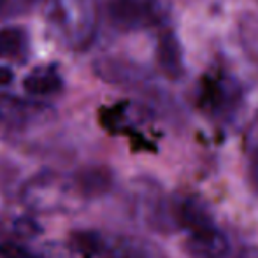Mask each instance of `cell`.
<instances>
[{"label": "cell", "instance_id": "cell-7", "mask_svg": "<svg viewBox=\"0 0 258 258\" xmlns=\"http://www.w3.org/2000/svg\"><path fill=\"white\" fill-rule=\"evenodd\" d=\"M112 184V174L104 167H93V169H86L85 172L79 176V186L90 197H97L109 191Z\"/></svg>", "mask_w": 258, "mask_h": 258}, {"label": "cell", "instance_id": "cell-1", "mask_svg": "<svg viewBox=\"0 0 258 258\" xmlns=\"http://www.w3.org/2000/svg\"><path fill=\"white\" fill-rule=\"evenodd\" d=\"M76 246L86 255L100 258H155L153 244L125 235H104L99 232H81L76 235Z\"/></svg>", "mask_w": 258, "mask_h": 258}, {"label": "cell", "instance_id": "cell-11", "mask_svg": "<svg viewBox=\"0 0 258 258\" xmlns=\"http://www.w3.org/2000/svg\"><path fill=\"white\" fill-rule=\"evenodd\" d=\"M248 176H249V183H251L253 190L258 194V148L251 153L249 158V169H248Z\"/></svg>", "mask_w": 258, "mask_h": 258}, {"label": "cell", "instance_id": "cell-9", "mask_svg": "<svg viewBox=\"0 0 258 258\" xmlns=\"http://www.w3.org/2000/svg\"><path fill=\"white\" fill-rule=\"evenodd\" d=\"M21 44H23V34L20 30H16V28L0 30V56H7V54L20 51Z\"/></svg>", "mask_w": 258, "mask_h": 258}, {"label": "cell", "instance_id": "cell-4", "mask_svg": "<svg viewBox=\"0 0 258 258\" xmlns=\"http://www.w3.org/2000/svg\"><path fill=\"white\" fill-rule=\"evenodd\" d=\"M230 249V241L216 225L190 232L184 241V251L190 258H227Z\"/></svg>", "mask_w": 258, "mask_h": 258}, {"label": "cell", "instance_id": "cell-2", "mask_svg": "<svg viewBox=\"0 0 258 258\" xmlns=\"http://www.w3.org/2000/svg\"><path fill=\"white\" fill-rule=\"evenodd\" d=\"M169 13L167 0H114L111 16L123 28L153 27L165 20Z\"/></svg>", "mask_w": 258, "mask_h": 258}, {"label": "cell", "instance_id": "cell-3", "mask_svg": "<svg viewBox=\"0 0 258 258\" xmlns=\"http://www.w3.org/2000/svg\"><path fill=\"white\" fill-rule=\"evenodd\" d=\"M170 218L174 227L188 232L214 225L209 206L197 195H184L170 202Z\"/></svg>", "mask_w": 258, "mask_h": 258}, {"label": "cell", "instance_id": "cell-6", "mask_svg": "<svg viewBox=\"0 0 258 258\" xmlns=\"http://www.w3.org/2000/svg\"><path fill=\"white\" fill-rule=\"evenodd\" d=\"M156 60L162 72L170 79H179L184 74L183 63V49H181L179 39L170 30L163 32L158 39V49H156Z\"/></svg>", "mask_w": 258, "mask_h": 258}, {"label": "cell", "instance_id": "cell-8", "mask_svg": "<svg viewBox=\"0 0 258 258\" xmlns=\"http://www.w3.org/2000/svg\"><path fill=\"white\" fill-rule=\"evenodd\" d=\"M23 86L30 95H49L61 88V79L54 72H35L25 79Z\"/></svg>", "mask_w": 258, "mask_h": 258}, {"label": "cell", "instance_id": "cell-10", "mask_svg": "<svg viewBox=\"0 0 258 258\" xmlns=\"http://www.w3.org/2000/svg\"><path fill=\"white\" fill-rule=\"evenodd\" d=\"M0 256L2 258H39L32 251L25 249L23 246L16 244V242H4V244H0Z\"/></svg>", "mask_w": 258, "mask_h": 258}, {"label": "cell", "instance_id": "cell-5", "mask_svg": "<svg viewBox=\"0 0 258 258\" xmlns=\"http://www.w3.org/2000/svg\"><path fill=\"white\" fill-rule=\"evenodd\" d=\"M239 100V88L230 78L216 76L207 78L202 86L201 105L211 114H223V112L234 109Z\"/></svg>", "mask_w": 258, "mask_h": 258}, {"label": "cell", "instance_id": "cell-13", "mask_svg": "<svg viewBox=\"0 0 258 258\" xmlns=\"http://www.w3.org/2000/svg\"><path fill=\"white\" fill-rule=\"evenodd\" d=\"M13 81V72L7 67H0V86H6Z\"/></svg>", "mask_w": 258, "mask_h": 258}, {"label": "cell", "instance_id": "cell-12", "mask_svg": "<svg viewBox=\"0 0 258 258\" xmlns=\"http://www.w3.org/2000/svg\"><path fill=\"white\" fill-rule=\"evenodd\" d=\"M235 258H258V248L255 246H246L235 255Z\"/></svg>", "mask_w": 258, "mask_h": 258}]
</instances>
